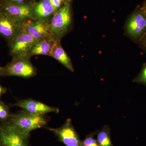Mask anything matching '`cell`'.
<instances>
[{"label": "cell", "instance_id": "cell-1", "mask_svg": "<svg viewBox=\"0 0 146 146\" xmlns=\"http://www.w3.org/2000/svg\"><path fill=\"white\" fill-rule=\"evenodd\" d=\"M7 122L21 133L29 134L32 131L44 126L47 120L44 115L32 114L23 110L11 114Z\"/></svg>", "mask_w": 146, "mask_h": 146}, {"label": "cell", "instance_id": "cell-2", "mask_svg": "<svg viewBox=\"0 0 146 146\" xmlns=\"http://www.w3.org/2000/svg\"><path fill=\"white\" fill-rule=\"evenodd\" d=\"M125 34L138 44L146 33V8L138 7L129 16L124 27Z\"/></svg>", "mask_w": 146, "mask_h": 146}, {"label": "cell", "instance_id": "cell-3", "mask_svg": "<svg viewBox=\"0 0 146 146\" xmlns=\"http://www.w3.org/2000/svg\"><path fill=\"white\" fill-rule=\"evenodd\" d=\"M72 23L70 6L68 3L54 14L50 22V36L60 41L70 28Z\"/></svg>", "mask_w": 146, "mask_h": 146}, {"label": "cell", "instance_id": "cell-4", "mask_svg": "<svg viewBox=\"0 0 146 146\" xmlns=\"http://www.w3.org/2000/svg\"><path fill=\"white\" fill-rule=\"evenodd\" d=\"M36 74V69L28 56H14L10 62L0 70L1 77L16 76L29 78Z\"/></svg>", "mask_w": 146, "mask_h": 146}, {"label": "cell", "instance_id": "cell-5", "mask_svg": "<svg viewBox=\"0 0 146 146\" xmlns=\"http://www.w3.org/2000/svg\"><path fill=\"white\" fill-rule=\"evenodd\" d=\"M38 41L26 33L20 32L8 43L9 54L13 57L28 56L32 48Z\"/></svg>", "mask_w": 146, "mask_h": 146}, {"label": "cell", "instance_id": "cell-6", "mask_svg": "<svg viewBox=\"0 0 146 146\" xmlns=\"http://www.w3.org/2000/svg\"><path fill=\"white\" fill-rule=\"evenodd\" d=\"M29 134L18 131L8 122L0 124V138L3 146H29Z\"/></svg>", "mask_w": 146, "mask_h": 146}, {"label": "cell", "instance_id": "cell-7", "mask_svg": "<svg viewBox=\"0 0 146 146\" xmlns=\"http://www.w3.org/2000/svg\"><path fill=\"white\" fill-rule=\"evenodd\" d=\"M32 7L29 4L16 3L8 0H2L0 2L1 11L23 23L32 20Z\"/></svg>", "mask_w": 146, "mask_h": 146}, {"label": "cell", "instance_id": "cell-8", "mask_svg": "<svg viewBox=\"0 0 146 146\" xmlns=\"http://www.w3.org/2000/svg\"><path fill=\"white\" fill-rule=\"evenodd\" d=\"M47 129L54 133L59 141L66 146H82V141L73 126L70 119L66 120L65 123L58 128Z\"/></svg>", "mask_w": 146, "mask_h": 146}, {"label": "cell", "instance_id": "cell-9", "mask_svg": "<svg viewBox=\"0 0 146 146\" xmlns=\"http://www.w3.org/2000/svg\"><path fill=\"white\" fill-rule=\"evenodd\" d=\"M50 22L47 20H28L23 22L21 31L39 41L50 36Z\"/></svg>", "mask_w": 146, "mask_h": 146}, {"label": "cell", "instance_id": "cell-10", "mask_svg": "<svg viewBox=\"0 0 146 146\" xmlns=\"http://www.w3.org/2000/svg\"><path fill=\"white\" fill-rule=\"evenodd\" d=\"M23 22L1 11L0 12V35L8 43L21 32Z\"/></svg>", "mask_w": 146, "mask_h": 146}, {"label": "cell", "instance_id": "cell-11", "mask_svg": "<svg viewBox=\"0 0 146 146\" xmlns=\"http://www.w3.org/2000/svg\"><path fill=\"white\" fill-rule=\"evenodd\" d=\"M11 106L21 108L25 111L36 115H44L49 112L57 113L59 112V110L56 108L49 106L41 102L31 99L21 100Z\"/></svg>", "mask_w": 146, "mask_h": 146}, {"label": "cell", "instance_id": "cell-12", "mask_svg": "<svg viewBox=\"0 0 146 146\" xmlns=\"http://www.w3.org/2000/svg\"><path fill=\"white\" fill-rule=\"evenodd\" d=\"M57 11L49 0H42L33 6L32 16L33 20H47Z\"/></svg>", "mask_w": 146, "mask_h": 146}, {"label": "cell", "instance_id": "cell-13", "mask_svg": "<svg viewBox=\"0 0 146 146\" xmlns=\"http://www.w3.org/2000/svg\"><path fill=\"white\" fill-rule=\"evenodd\" d=\"M57 42L50 36L41 39L33 47L28 56L29 58L38 55L51 56L53 50Z\"/></svg>", "mask_w": 146, "mask_h": 146}, {"label": "cell", "instance_id": "cell-14", "mask_svg": "<svg viewBox=\"0 0 146 146\" xmlns=\"http://www.w3.org/2000/svg\"><path fill=\"white\" fill-rule=\"evenodd\" d=\"M51 56L56 59L70 72H74V68L70 58L63 49L60 44V41H58L55 45Z\"/></svg>", "mask_w": 146, "mask_h": 146}, {"label": "cell", "instance_id": "cell-15", "mask_svg": "<svg viewBox=\"0 0 146 146\" xmlns=\"http://www.w3.org/2000/svg\"><path fill=\"white\" fill-rule=\"evenodd\" d=\"M97 141L99 146H113L110 136V129L105 125L97 133Z\"/></svg>", "mask_w": 146, "mask_h": 146}, {"label": "cell", "instance_id": "cell-16", "mask_svg": "<svg viewBox=\"0 0 146 146\" xmlns=\"http://www.w3.org/2000/svg\"><path fill=\"white\" fill-rule=\"evenodd\" d=\"M11 115L9 108L0 100V122H7Z\"/></svg>", "mask_w": 146, "mask_h": 146}, {"label": "cell", "instance_id": "cell-17", "mask_svg": "<svg viewBox=\"0 0 146 146\" xmlns=\"http://www.w3.org/2000/svg\"><path fill=\"white\" fill-rule=\"evenodd\" d=\"M133 82L141 84L146 86V63L142 65L141 70L138 75L133 80Z\"/></svg>", "mask_w": 146, "mask_h": 146}, {"label": "cell", "instance_id": "cell-18", "mask_svg": "<svg viewBox=\"0 0 146 146\" xmlns=\"http://www.w3.org/2000/svg\"><path fill=\"white\" fill-rule=\"evenodd\" d=\"M82 146H99L96 139L94 137V133H90L82 141Z\"/></svg>", "mask_w": 146, "mask_h": 146}, {"label": "cell", "instance_id": "cell-19", "mask_svg": "<svg viewBox=\"0 0 146 146\" xmlns=\"http://www.w3.org/2000/svg\"><path fill=\"white\" fill-rule=\"evenodd\" d=\"M138 44L141 49L146 53V33Z\"/></svg>", "mask_w": 146, "mask_h": 146}, {"label": "cell", "instance_id": "cell-20", "mask_svg": "<svg viewBox=\"0 0 146 146\" xmlns=\"http://www.w3.org/2000/svg\"><path fill=\"white\" fill-rule=\"evenodd\" d=\"M51 3L54 7L56 11L60 9L61 7L62 1L61 0H49Z\"/></svg>", "mask_w": 146, "mask_h": 146}, {"label": "cell", "instance_id": "cell-21", "mask_svg": "<svg viewBox=\"0 0 146 146\" xmlns=\"http://www.w3.org/2000/svg\"><path fill=\"white\" fill-rule=\"evenodd\" d=\"M7 91V89L5 87H3L0 84V100L3 94H5Z\"/></svg>", "mask_w": 146, "mask_h": 146}, {"label": "cell", "instance_id": "cell-22", "mask_svg": "<svg viewBox=\"0 0 146 146\" xmlns=\"http://www.w3.org/2000/svg\"><path fill=\"white\" fill-rule=\"evenodd\" d=\"M8 1L16 3L21 4L23 3L24 0H8Z\"/></svg>", "mask_w": 146, "mask_h": 146}, {"label": "cell", "instance_id": "cell-23", "mask_svg": "<svg viewBox=\"0 0 146 146\" xmlns=\"http://www.w3.org/2000/svg\"><path fill=\"white\" fill-rule=\"evenodd\" d=\"M143 6L146 8V0H145L143 3Z\"/></svg>", "mask_w": 146, "mask_h": 146}, {"label": "cell", "instance_id": "cell-24", "mask_svg": "<svg viewBox=\"0 0 146 146\" xmlns=\"http://www.w3.org/2000/svg\"><path fill=\"white\" fill-rule=\"evenodd\" d=\"M0 146H3L2 143L1 141V138H0Z\"/></svg>", "mask_w": 146, "mask_h": 146}, {"label": "cell", "instance_id": "cell-25", "mask_svg": "<svg viewBox=\"0 0 146 146\" xmlns=\"http://www.w3.org/2000/svg\"><path fill=\"white\" fill-rule=\"evenodd\" d=\"M61 1H66V0H61Z\"/></svg>", "mask_w": 146, "mask_h": 146}, {"label": "cell", "instance_id": "cell-26", "mask_svg": "<svg viewBox=\"0 0 146 146\" xmlns=\"http://www.w3.org/2000/svg\"><path fill=\"white\" fill-rule=\"evenodd\" d=\"M1 12V8H0V12Z\"/></svg>", "mask_w": 146, "mask_h": 146}, {"label": "cell", "instance_id": "cell-27", "mask_svg": "<svg viewBox=\"0 0 146 146\" xmlns=\"http://www.w3.org/2000/svg\"><path fill=\"white\" fill-rule=\"evenodd\" d=\"M1 67H0V70H1ZM0 77H1V76H0Z\"/></svg>", "mask_w": 146, "mask_h": 146}]
</instances>
